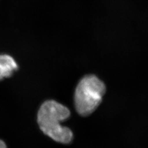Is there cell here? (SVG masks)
Wrapping results in <instances>:
<instances>
[{
  "instance_id": "6da1fadb",
  "label": "cell",
  "mask_w": 148,
  "mask_h": 148,
  "mask_svg": "<svg viewBox=\"0 0 148 148\" xmlns=\"http://www.w3.org/2000/svg\"><path fill=\"white\" fill-rule=\"evenodd\" d=\"M70 116L69 109L56 101L49 100L43 102L37 115V123L44 134L53 140L63 144L71 143L74 138L72 131L60 122Z\"/></svg>"
},
{
  "instance_id": "7a4b0ae2",
  "label": "cell",
  "mask_w": 148,
  "mask_h": 148,
  "mask_svg": "<svg viewBox=\"0 0 148 148\" xmlns=\"http://www.w3.org/2000/svg\"><path fill=\"white\" fill-rule=\"evenodd\" d=\"M106 91L104 83L94 75L84 76L76 86L74 102L76 110L82 116H87L100 105Z\"/></svg>"
},
{
  "instance_id": "3957f363",
  "label": "cell",
  "mask_w": 148,
  "mask_h": 148,
  "mask_svg": "<svg viewBox=\"0 0 148 148\" xmlns=\"http://www.w3.org/2000/svg\"><path fill=\"white\" fill-rule=\"evenodd\" d=\"M18 69V65L12 57L0 54V81L12 76Z\"/></svg>"
},
{
  "instance_id": "277c9868",
  "label": "cell",
  "mask_w": 148,
  "mask_h": 148,
  "mask_svg": "<svg viewBox=\"0 0 148 148\" xmlns=\"http://www.w3.org/2000/svg\"><path fill=\"white\" fill-rule=\"evenodd\" d=\"M0 148H7L5 143L0 139Z\"/></svg>"
}]
</instances>
